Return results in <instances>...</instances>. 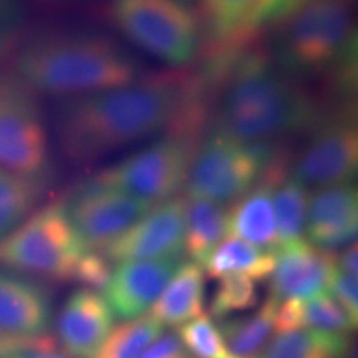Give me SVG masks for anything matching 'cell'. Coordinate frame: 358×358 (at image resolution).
Returning a JSON list of instances; mask_svg holds the SVG:
<instances>
[{"mask_svg": "<svg viewBox=\"0 0 358 358\" xmlns=\"http://www.w3.org/2000/svg\"><path fill=\"white\" fill-rule=\"evenodd\" d=\"M194 151L191 136L173 133L103 169L88 182L161 203L186 186Z\"/></svg>", "mask_w": 358, "mask_h": 358, "instance_id": "cell-8", "label": "cell"}, {"mask_svg": "<svg viewBox=\"0 0 358 358\" xmlns=\"http://www.w3.org/2000/svg\"><path fill=\"white\" fill-rule=\"evenodd\" d=\"M164 334V325L151 315H140L113 329L95 358H136Z\"/></svg>", "mask_w": 358, "mask_h": 358, "instance_id": "cell-26", "label": "cell"}, {"mask_svg": "<svg viewBox=\"0 0 358 358\" xmlns=\"http://www.w3.org/2000/svg\"><path fill=\"white\" fill-rule=\"evenodd\" d=\"M227 236V208L213 201L186 198L185 250L191 262L204 267Z\"/></svg>", "mask_w": 358, "mask_h": 358, "instance_id": "cell-20", "label": "cell"}, {"mask_svg": "<svg viewBox=\"0 0 358 358\" xmlns=\"http://www.w3.org/2000/svg\"><path fill=\"white\" fill-rule=\"evenodd\" d=\"M319 103L266 53L249 52L226 69L214 128L245 143L272 145L315 127Z\"/></svg>", "mask_w": 358, "mask_h": 358, "instance_id": "cell-2", "label": "cell"}, {"mask_svg": "<svg viewBox=\"0 0 358 358\" xmlns=\"http://www.w3.org/2000/svg\"><path fill=\"white\" fill-rule=\"evenodd\" d=\"M178 330L182 347L194 355L192 358H234L224 343L219 327L208 315L187 322Z\"/></svg>", "mask_w": 358, "mask_h": 358, "instance_id": "cell-29", "label": "cell"}, {"mask_svg": "<svg viewBox=\"0 0 358 358\" xmlns=\"http://www.w3.org/2000/svg\"><path fill=\"white\" fill-rule=\"evenodd\" d=\"M48 178L27 176L0 168V239L34 213Z\"/></svg>", "mask_w": 358, "mask_h": 358, "instance_id": "cell-24", "label": "cell"}, {"mask_svg": "<svg viewBox=\"0 0 358 358\" xmlns=\"http://www.w3.org/2000/svg\"><path fill=\"white\" fill-rule=\"evenodd\" d=\"M358 169V129L355 116H322L299 153L292 176L302 185L327 187L352 182Z\"/></svg>", "mask_w": 358, "mask_h": 358, "instance_id": "cell-10", "label": "cell"}, {"mask_svg": "<svg viewBox=\"0 0 358 358\" xmlns=\"http://www.w3.org/2000/svg\"><path fill=\"white\" fill-rule=\"evenodd\" d=\"M191 88L173 75L66 98L57 113L58 146L73 164L96 163L115 151L178 127L194 108Z\"/></svg>", "mask_w": 358, "mask_h": 358, "instance_id": "cell-1", "label": "cell"}, {"mask_svg": "<svg viewBox=\"0 0 358 358\" xmlns=\"http://www.w3.org/2000/svg\"><path fill=\"white\" fill-rule=\"evenodd\" d=\"M275 299L271 295L252 315L224 319L219 327L224 343L234 358H259L268 345L274 330Z\"/></svg>", "mask_w": 358, "mask_h": 358, "instance_id": "cell-22", "label": "cell"}, {"mask_svg": "<svg viewBox=\"0 0 358 358\" xmlns=\"http://www.w3.org/2000/svg\"><path fill=\"white\" fill-rule=\"evenodd\" d=\"M185 358H191V357H187V355H186V357H185Z\"/></svg>", "mask_w": 358, "mask_h": 358, "instance_id": "cell-40", "label": "cell"}, {"mask_svg": "<svg viewBox=\"0 0 358 358\" xmlns=\"http://www.w3.org/2000/svg\"><path fill=\"white\" fill-rule=\"evenodd\" d=\"M87 250L66 213L65 201L37 209L0 239V267L55 282L73 280Z\"/></svg>", "mask_w": 358, "mask_h": 358, "instance_id": "cell-5", "label": "cell"}, {"mask_svg": "<svg viewBox=\"0 0 358 358\" xmlns=\"http://www.w3.org/2000/svg\"><path fill=\"white\" fill-rule=\"evenodd\" d=\"M274 267L275 250L256 248L236 237L222 241L204 264V271L213 279L227 274H243L256 282L271 277Z\"/></svg>", "mask_w": 358, "mask_h": 358, "instance_id": "cell-21", "label": "cell"}, {"mask_svg": "<svg viewBox=\"0 0 358 358\" xmlns=\"http://www.w3.org/2000/svg\"><path fill=\"white\" fill-rule=\"evenodd\" d=\"M211 35L219 43H229L239 32L257 0H204Z\"/></svg>", "mask_w": 358, "mask_h": 358, "instance_id": "cell-30", "label": "cell"}, {"mask_svg": "<svg viewBox=\"0 0 358 358\" xmlns=\"http://www.w3.org/2000/svg\"><path fill=\"white\" fill-rule=\"evenodd\" d=\"M358 231V191L352 182L317 187L308 198L306 234L322 249L352 244Z\"/></svg>", "mask_w": 358, "mask_h": 358, "instance_id": "cell-17", "label": "cell"}, {"mask_svg": "<svg viewBox=\"0 0 358 358\" xmlns=\"http://www.w3.org/2000/svg\"><path fill=\"white\" fill-rule=\"evenodd\" d=\"M52 324L47 289L29 277L0 271V332L42 337Z\"/></svg>", "mask_w": 358, "mask_h": 358, "instance_id": "cell-18", "label": "cell"}, {"mask_svg": "<svg viewBox=\"0 0 358 358\" xmlns=\"http://www.w3.org/2000/svg\"><path fill=\"white\" fill-rule=\"evenodd\" d=\"M42 337H19V335L0 332V358H10L27 348H32L37 345Z\"/></svg>", "mask_w": 358, "mask_h": 358, "instance_id": "cell-36", "label": "cell"}, {"mask_svg": "<svg viewBox=\"0 0 358 358\" xmlns=\"http://www.w3.org/2000/svg\"><path fill=\"white\" fill-rule=\"evenodd\" d=\"M348 352V335L307 329L271 338L259 358H347Z\"/></svg>", "mask_w": 358, "mask_h": 358, "instance_id": "cell-23", "label": "cell"}, {"mask_svg": "<svg viewBox=\"0 0 358 358\" xmlns=\"http://www.w3.org/2000/svg\"><path fill=\"white\" fill-rule=\"evenodd\" d=\"M329 292L334 294L335 301L343 307L352 320L358 322V284L357 277L343 274L342 271H335L330 280Z\"/></svg>", "mask_w": 358, "mask_h": 358, "instance_id": "cell-33", "label": "cell"}, {"mask_svg": "<svg viewBox=\"0 0 358 358\" xmlns=\"http://www.w3.org/2000/svg\"><path fill=\"white\" fill-rule=\"evenodd\" d=\"M310 192L292 174H285L274 191V213L277 227V249L303 239ZM275 249V250H277Z\"/></svg>", "mask_w": 358, "mask_h": 358, "instance_id": "cell-25", "label": "cell"}, {"mask_svg": "<svg viewBox=\"0 0 358 358\" xmlns=\"http://www.w3.org/2000/svg\"><path fill=\"white\" fill-rule=\"evenodd\" d=\"M0 168L27 176L50 171V150L35 93L13 77H0Z\"/></svg>", "mask_w": 358, "mask_h": 358, "instance_id": "cell-9", "label": "cell"}, {"mask_svg": "<svg viewBox=\"0 0 358 358\" xmlns=\"http://www.w3.org/2000/svg\"><path fill=\"white\" fill-rule=\"evenodd\" d=\"M22 25V13L15 0H0V57L15 45Z\"/></svg>", "mask_w": 358, "mask_h": 358, "instance_id": "cell-34", "label": "cell"}, {"mask_svg": "<svg viewBox=\"0 0 358 358\" xmlns=\"http://www.w3.org/2000/svg\"><path fill=\"white\" fill-rule=\"evenodd\" d=\"M141 70L136 58L106 35L55 34L22 45L12 77L32 93L77 98L131 85Z\"/></svg>", "mask_w": 358, "mask_h": 358, "instance_id": "cell-3", "label": "cell"}, {"mask_svg": "<svg viewBox=\"0 0 358 358\" xmlns=\"http://www.w3.org/2000/svg\"><path fill=\"white\" fill-rule=\"evenodd\" d=\"M10 358H70L66 353H62L57 350L55 340L48 335H43L42 340L34 345L32 348H27V350L17 353Z\"/></svg>", "mask_w": 358, "mask_h": 358, "instance_id": "cell-37", "label": "cell"}, {"mask_svg": "<svg viewBox=\"0 0 358 358\" xmlns=\"http://www.w3.org/2000/svg\"><path fill=\"white\" fill-rule=\"evenodd\" d=\"M181 257L118 262L105 287V301L123 320L145 315L171 279Z\"/></svg>", "mask_w": 358, "mask_h": 358, "instance_id": "cell-14", "label": "cell"}, {"mask_svg": "<svg viewBox=\"0 0 358 358\" xmlns=\"http://www.w3.org/2000/svg\"><path fill=\"white\" fill-rule=\"evenodd\" d=\"M275 159L272 145L245 143L211 129L194 151L186 181L187 198L234 203L252 187Z\"/></svg>", "mask_w": 358, "mask_h": 358, "instance_id": "cell-6", "label": "cell"}, {"mask_svg": "<svg viewBox=\"0 0 358 358\" xmlns=\"http://www.w3.org/2000/svg\"><path fill=\"white\" fill-rule=\"evenodd\" d=\"M110 15L124 37L164 64L186 65L198 53V17L181 0H111Z\"/></svg>", "mask_w": 358, "mask_h": 358, "instance_id": "cell-7", "label": "cell"}, {"mask_svg": "<svg viewBox=\"0 0 358 358\" xmlns=\"http://www.w3.org/2000/svg\"><path fill=\"white\" fill-rule=\"evenodd\" d=\"M186 198L156 203L145 216L103 248L108 261H155L181 257L185 250Z\"/></svg>", "mask_w": 358, "mask_h": 358, "instance_id": "cell-12", "label": "cell"}, {"mask_svg": "<svg viewBox=\"0 0 358 358\" xmlns=\"http://www.w3.org/2000/svg\"><path fill=\"white\" fill-rule=\"evenodd\" d=\"M337 268L347 275H358V249L355 243L348 244L340 256L337 254Z\"/></svg>", "mask_w": 358, "mask_h": 358, "instance_id": "cell-38", "label": "cell"}, {"mask_svg": "<svg viewBox=\"0 0 358 358\" xmlns=\"http://www.w3.org/2000/svg\"><path fill=\"white\" fill-rule=\"evenodd\" d=\"M113 327L115 313L105 299L83 287L69 295L58 313V342L70 358H95Z\"/></svg>", "mask_w": 358, "mask_h": 358, "instance_id": "cell-15", "label": "cell"}, {"mask_svg": "<svg viewBox=\"0 0 358 358\" xmlns=\"http://www.w3.org/2000/svg\"><path fill=\"white\" fill-rule=\"evenodd\" d=\"M186 350L176 334L161 335L136 358H185Z\"/></svg>", "mask_w": 358, "mask_h": 358, "instance_id": "cell-35", "label": "cell"}, {"mask_svg": "<svg viewBox=\"0 0 358 358\" xmlns=\"http://www.w3.org/2000/svg\"><path fill=\"white\" fill-rule=\"evenodd\" d=\"M285 174L284 163L274 159L256 185L234 201L227 209V237L261 249H277L274 191Z\"/></svg>", "mask_w": 358, "mask_h": 358, "instance_id": "cell-16", "label": "cell"}, {"mask_svg": "<svg viewBox=\"0 0 358 358\" xmlns=\"http://www.w3.org/2000/svg\"><path fill=\"white\" fill-rule=\"evenodd\" d=\"M337 271V254L299 239L275 250V267L271 275V297L308 299L329 292L330 280Z\"/></svg>", "mask_w": 358, "mask_h": 358, "instance_id": "cell-13", "label": "cell"}, {"mask_svg": "<svg viewBox=\"0 0 358 358\" xmlns=\"http://www.w3.org/2000/svg\"><path fill=\"white\" fill-rule=\"evenodd\" d=\"M353 13V0H308L279 22L275 64L294 78L334 73L338 87L350 88L357 78Z\"/></svg>", "mask_w": 358, "mask_h": 358, "instance_id": "cell-4", "label": "cell"}, {"mask_svg": "<svg viewBox=\"0 0 358 358\" xmlns=\"http://www.w3.org/2000/svg\"><path fill=\"white\" fill-rule=\"evenodd\" d=\"M206 282L203 267L194 262L179 264L176 272L151 306V317L163 325L181 327L204 315Z\"/></svg>", "mask_w": 358, "mask_h": 358, "instance_id": "cell-19", "label": "cell"}, {"mask_svg": "<svg viewBox=\"0 0 358 358\" xmlns=\"http://www.w3.org/2000/svg\"><path fill=\"white\" fill-rule=\"evenodd\" d=\"M110 261L103 254L96 250H87V254L80 259L77 268H75L73 280L85 285V289L90 290H105L111 275Z\"/></svg>", "mask_w": 358, "mask_h": 358, "instance_id": "cell-31", "label": "cell"}, {"mask_svg": "<svg viewBox=\"0 0 358 358\" xmlns=\"http://www.w3.org/2000/svg\"><path fill=\"white\" fill-rule=\"evenodd\" d=\"M66 213L88 249H103L138 219L153 208L155 203L129 192L87 182L65 201Z\"/></svg>", "mask_w": 358, "mask_h": 358, "instance_id": "cell-11", "label": "cell"}, {"mask_svg": "<svg viewBox=\"0 0 358 358\" xmlns=\"http://www.w3.org/2000/svg\"><path fill=\"white\" fill-rule=\"evenodd\" d=\"M301 327L348 335L357 329V322L352 320V317L332 295L325 292L315 297L302 299Z\"/></svg>", "mask_w": 358, "mask_h": 358, "instance_id": "cell-28", "label": "cell"}, {"mask_svg": "<svg viewBox=\"0 0 358 358\" xmlns=\"http://www.w3.org/2000/svg\"><path fill=\"white\" fill-rule=\"evenodd\" d=\"M285 0H257L256 6L252 7V10L249 12L248 19L244 20L243 27H241L239 32L236 34V37L231 42H244V38L256 30L262 29L264 25L275 24L279 19V12L282 6H284Z\"/></svg>", "mask_w": 358, "mask_h": 358, "instance_id": "cell-32", "label": "cell"}, {"mask_svg": "<svg viewBox=\"0 0 358 358\" xmlns=\"http://www.w3.org/2000/svg\"><path fill=\"white\" fill-rule=\"evenodd\" d=\"M259 292L256 280L243 274H227L219 277V284L211 301V315L224 320L234 312L256 307Z\"/></svg>", "mask_w": 358, "mask_h": 358, "instance_id": "cell-27", "label": "cell"}, {"mask_svg": "<svg viewBox=\"0 0 358 358\" xmlns=\"http://www.w3.org/2000/svg\"><path fill=\"white\" fill-rule=\"evenodd\" d=\"M306 2H308V0H285L284 6H282L280 12H279V19H277L275 24H279V22L284 20L285 17H289L290 13H294L299 7H302Z\"/></svg>", "mask_w": 358, "mask_h": 358, "instance_id": "cell-39", "label": "cell"}]
</instances>
